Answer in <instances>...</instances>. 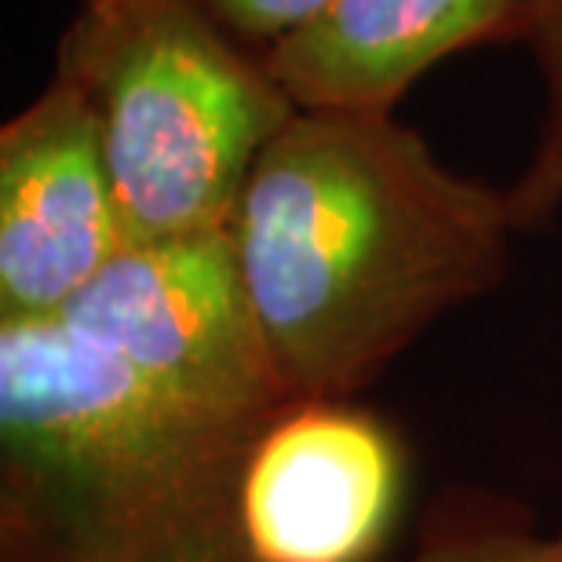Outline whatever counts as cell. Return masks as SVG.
I'll return each mask as SVG.
<instances>
[{
    "instance_id": "cell-1",
    "label": "cell",
    "mask_w": 562,
    "mask_h": 562,
    "mask_svg": "<svg viewBox=\"0 0 562 562\" xmlns=\"http://www.w3.org/2000/svg\"><path fill=\"white\" fill-rule=\"evenodd\" d=\"M234 245L289 398H355L512 263L508 190L395 110H296L256 157Z\"/></svg>"
},
{
    "instance_id": "cell-2",
    "label": "cell",
    "mask_w": 562,
    "mask_h": 562,
    "mask_svg": "<svg viewBox=\"0 0 562 562\" xmlns=\"http://www.w3.org/2000/svg\"><path fill=\"white\" fill-rule=\"evenodd\" d=\"M267 417L187 406L63 318H0V562H256L241 468Z\"/></svg>"
},
{
    "instance_id": "cell-3",
    "label": "cell",
    "mask_w": 562,
    "mask_h": 562,
    "mask_svg": "<svg viewBox=\"0 0 562 562\" xmlns=\"http://www.w3.org/2000/svg\"><path fill=\"white\" fill-rule=\"evenodd\" d=\"M55 70L95 110L128 241L231 227L256 157L300 110L198 0H81Z\"/></svg>"
},
{
    "instance_id": "cell-4",
    "label": "cell",
    "mask_w": 562,
    "mask_h": 562,
    "mask_svg": "<svg viewBox=\"0 0 562 562\" xmlns=\"http://www.w3.org/2000/svg\"><path fill=\"white\" fill-rule=\"evenodd\" d=\"M55 318L194 409L267 417L289 402L234 227L125 241Z\"/></svg>"
},
{
    "instance_id": "cell-5",
    "label": "cell",
    "mask_w": 562,
    "mask_h": 562,
    "mask_svg": "<svg viewBox=\"0 0 562 562\" xmlns=\"http://www.w3.org/2000/svg\"><path fill=\"white\" fill-rule=\"evenodd\" d=\"M406 490L395 427L355 398H289L256 427L241 522L256 562H376Z\"/></svg>"
},
{
    "instance_id": "cell-6",
    "label": "cell",
    "mask_w": 562,
    "mask_h": 562,
    "mask_svg": "<svg viewBox=\"0 0 562 562\" xmlns=\"http://www.w3.org/2000/svg\"><path fill=\"white\" fill-rule=\"evenodd\" d=\"M125 241L95 110L55 70L0 132V318H55Z\"/></svg>"
},
{
    "instance_id": "cell-7",
    "label": "cell",
    "mask_w": 562,
    "mask_h": 562,
    "mask_svg": "<svg viewBox=\"0 0 562 562\" xmlns=\"http://www.w3.org/2000/svg\"><path fill=\"white\" fill-rule=\"evenodd\" d=\"M522 37V0H329L263 55L300 110H395L438 63Z\"/></svg>"
},
{
    "instance_id": "cell-8",
    "label": "cell",
    "mask_w": 562,
    "mask_h": 562,
    "mask_svg": "<svg viewBox=\"0 0 562 562\" xmlns=\"http://www.w3.org/2000/svg\"><path fill=\"white\" fill-rule=\"evenodd\" d=\"M544 81V121L530 165L508 190L519 234L544 227L562 209V0H522V37Z\"/></svg>"
},
{
    "instance_id": "cell-9",
    "label": "cell",
    "mask_w": 562,
    "mask_h": 562,
    "mask_svg": "<svg viewBox=\"0 0 562 562\" xmlns=\"http://www.w3.org/2000/svg\"><path fill=\"white\" fill-rule=\"evenodd\" d=\"M406 562H562V530L530 533L526 526H460L435 533Z\"/></svg>"
},
{
    "instance_id": "cell-10",
    "label": "cell",
    "mask_w": 562,
    "mask_h": 562,
    "mask_svg": "<svg viewBox=\"0 0 562 562\" xmlns=\"http://www.w3.org/2000/svg\"><path fill=\"white\" fill-rule=\"evenodd\" d=\"M198 4L231 37H238L252 52L267 55L278 41H285L303 22L318 15L329 0H198Z\"/></svg>"
}]
</instances>
